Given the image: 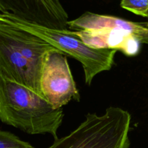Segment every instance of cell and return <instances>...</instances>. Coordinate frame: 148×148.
I'll return each mask as SVG.
<instances>
[{
  "instance_id": "obj_3",
  "label": "cell",
  "mask_w": 148,
  "mask_h": 148,
  "mask_svg": "<svg viewBox=\"0 0 148 148\" xmlns=\"http://www.w3.org/2000/svg\"><path fill=\"white\" fill-rule=\"evenodd\" d=\"M131 120L128 111L117 107L102 115L88 114L74 131L48 148H129Z\"/></svg>"
},
{
  "instance_id": "obj_4",
  "label": "cell",
  "mask_w": 148,
  "mask_h": 148,
  "mask_svg": "<svg viewBox=\"0 0 148 148\" xmlns=\"http://www.w3.org/2000/svg\"><path fill=\"white\" fill-rule=\"evenodd\" d=\"M0 18L41 38L53 47L79 61L83 67L85 82L90 85L93 78L111 69L117 51L94 49L85 44L75 31L54 30L20 20L10 14H0Z\"/></svg>"
},
{
  "instance_id": "obj_8",
  "label": "cell",
  "mask_w": 148,
  "mask_h": 148,
  "mask_svg": "<svg viewBox=\"0 0 148 148\" xmlns=\"http://www.w3.org/2000/svg\"><path fill=\"white\" fill-rule=\"evenodd\" d=\"M75 32L85 44L94 49H114L129 56L140 51V42L124 30L103 28Z\"/></svg>"
},
{
  "instance_id": "obj_2",
  "label": "cell",
  "mask_w": 148,
  "mask_h": 148,
  "mask_svg": "<svg viewBox=\"0 0 148 148\" xmlns=\"http://www.w3.org/2000/svg\"><path fill=\"white\" fill-rule=\"evenodd\" d=\"M62 108L52 106L44 98L23 85L0 75V120L29 134L58 138L63 121Z\"/></svg>"
},
{
  "instance_id": "obj_7",
  "label": "cell",
  "mask_w": 148,
  "mask_h": 148,
  "mask_svg": "<svg viewBox=\"0 0 148 148\" xmlns=\"http://www.w3.org/2000/svg\"><path fill=\"white\" fill-rule=\"evenodd\" d=\"M67 25L68 28L75 31L103 28L124 30L140 43L148 45V22H133L115 16L85 12L75 20H69Z\"/></svg>"
},
{
  "instance_id": "obj_6",
  "label": "cell",
  "mask_w": 148,
  "mask_h": 148,
  "mask_svg": "<svg viewBox=\"0 0 148 148\" xmlns=\"http://www.w3.org/2000/svg\"><path fill=\"white\" fill-rule=\"evenodd\" d=\"M0 12L49 29H68L69 17L59 0H0Z\"/></svg>"
},
{
  "instance_id": "obj_1",
  "label": "cell",
  "mask_w": 148,
  "mask_h": 148,
  "mask_svg": "<svg viewBox=\"0 0 148 148\" xmlns=\"http://www.w3.org/2000/svg\"><path fill=\"white\" fill-rule=\"evenodd\" d=\"M54 47L38 36L0 18V75L43 98L40 78L48 53Z\"/></svg>"
},
{
  "instance_id": "obj_10",
  "label": "cell",
  "mask_w": 148,
  "mask_h": 148,
  "mask_svg": "<svg viewBox=\"0 0 148 148\" xmlns=\"http://www.w3.org/2000/svg\"><path fill=\"white\" fill-rule=\"evenodd\" d=\"M120 5L134 14L148 17V0H121Z\"/></svg>"
},
{
  "instance_id": "obj_9",
  "label": "cell",
  "mask_w": 148,
  "mask_h": 148,
  "mask_svg": "<svg viewBox=\"0 0 148 148\" xmlns=\"http://www.w3.org/2000/svg\"><path fill=\"white\" fill-rule=\"evenodd\" d=\"M0 148H35L9 132L0 130Z\"/></svg>"
},
{
  "instance_id": "obj_5",
  "label": "cell",
  "mask_w": 148,
  "mask_h": 148,
  "mask_svg": "<svg viewBox=\"0 0 148 148\" xmlns=\"http://www.w3.org/2000/svg\"><path fill=\"white\" fill-rule=\"evenodd\" d=\"M40 88L43 98L56 108H62L72 100L79 101L80 95L64 53L56 49L48 53L42 69Z\"/></svg>"
}]
</instances>
